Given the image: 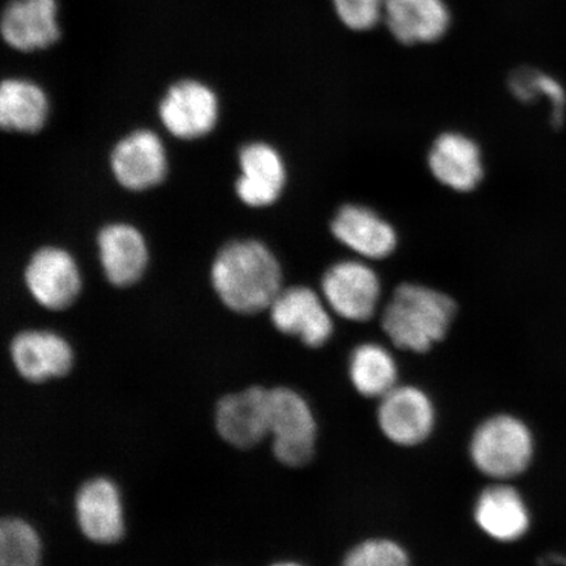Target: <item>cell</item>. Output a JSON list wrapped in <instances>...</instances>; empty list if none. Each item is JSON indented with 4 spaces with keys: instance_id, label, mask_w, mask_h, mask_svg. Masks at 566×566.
<instances>
[{
    "instance_id": "603a6c76",
    "label": "cell",
    "mask_w": 566,
    "mask_h": 566,
    "mask_svg": "<svg viewBox=\"0 0 566 566\" xmlns=\"http://www.w3.org/2000/svg\"><path fill=\"white\" fill-rule=\"evenodd\" d=\"M509 88L522 103H534L541 97H547L552 106V125L560 127L565 119L566 92L562 83L554 76L541 73L535 69L522 67L515 70L509 77Z\"/></svg>"
},
{
    "instance_id": "484cf974",
    "label": "cell",
    "mask_w": 566,
    "mask_h": 566,
    "mask_svg": "<svg viewBox=\"0 0 566 566\" xmlns=\"http://www.w3.org/2000/svg\"><path fill=\"white\" fill-rule=\"evenodd\" d=\"M332 3L346 28L366 32L384 21L387 0H332Z\"/></svg>"
},
{
    "instance_id": "ba28073f",
    "label": "cell",
    "mask_w": 566,
    "mask_h": 566,
    "mask_svg": "<svg viewBox=\"0 0 566 566\" xmlns=\"http://www.w3.org/2000/svg\"><path fill=\"white\" fill-rule=\"evenodd\" d=\"M271 318L281 334L300 338L310 348H321L334 335L327 302L310 287L282 289L272 303Z\"/></svg>"
},
{
    "instance_id": "7402d4cb",
    "label": "cell",
    "mask_w": 566,
    "mask_h": 566,
    "mask_svg": "<svg viewBox=\"0 0 566 566\" xmlns=\"http://www.w3.org/2000/svg\"><path fill=\"white\" fill-rule=\"evenodd\" d=\"M48 117V98L31 82L10 80L0 88V124L4 130L38 133Z\"/></svg>"
},
{
    "instance_id": "6da1fadb",
    "label": "cell",
    "mask_w": 566,
    "mask_h": 566,
    "mask_svg": "<svg viewBox=\"0 0 566 566\" xmlns=\"http://www.w3.org/2000/svg\"><path fill=\"white\" fill-rule=\"evenodd\" d=\"M211 281L226 306L243 315L271 308L282 292L279 260L256 240L226 245L212 264Z\"/></svg>"
},
{
    "instance_id": "4fadbf2b",
    "label": "cell",
    "mask_w": 566,
    "mask_h": 566,
    "mask_svg": "<svg viewBox=\"0 0 566 566\" xmlns=\"http://www.w3.org/2000/svg\"><path fill=\"white\" fill-rule=\"evenodd\" d=\"M11 357L18 373L31 384L65 377L74 364L66 339L48 331L21 332L12 339Z\"/></svg>"
},
{
    "instance_id": "cb8c5ba5",
    "label": "cell",
    "mask_w": 566,
    "mask_h": 566,
    "mask_svg": "<svg viewBox=\"0 0 566 566\" xmlns=\"http://www.w3.org/2000/svg\"><path fill=\"white\" fill-rule=\"evenodd\" d=\"M42 543L38 531L20 518L0 525V566H41Z\"/></svg>"
},
{
    "instance_id": "30bf717a",
    "label": "cell",
    "mask_w": 566,
    "mask_h": 566,
    "mask_svg": "<svg viewBox=\"0 0 566 566\" xmlns=\"http://www.w3.org/2000/svg\"><path fill=\"white\" fill-rule=\"evenodd\" d=\"M77 526L88 541L115 544L125 534V515L117 485L106 478L86 481L75 497Z\"/></svg>"
},
{
    "instance_id": "52a82bcc",
    "label": "cell",
    "mask_w": 566,
    "mask_h": 566,
    "mask_svg": "<svg viewBox=\"0 0 566 566\" xmlns=\"http://www.w3.org/2000/svg\"><path fill=\"white\" fill-rule=\"evenodd\" d=\"M216 428L233 448L248 450L271 436V389L250 387L219 400Z\"/></svg>"
},
{
    "instance_id": "7c38bea8",
    "label": "cell",
    "mask_w": 566,
    "mask_h": 566,
    "mask_svg": "<svg viewBox=\"0 0 566 566\" xmlns=\"http://www.w3.org/2000/svg\"><path fill=\"white\" fill-rule=\"evenodd\" d=\"M112 171L129 190L159 186L167 176V155L161 140L150 130H138L119 140L111 157Z\"/></svg>"
},
{
    "instance_id": "9a60e30c",
    "label": "cell",
    "mask_w": 566,
    "mask_h": 566,
    "mask_svg": "<svg viewBox=\"0 0 566 566\" xmlns=\"http://www.w3.org/2000/svg\"><path fill=\"white\" fill-rule=\"evenodd\" d=\"M331 231L339 243L364 259H386L398 245L392 226L363 205L349 203L339 209Z\"/></svg>"
},
{
    "instance_id": "ac0fdd59",
    "label": "cell",
    "mask_w": 566,
    "mask_h": 566,
    "mask_svg": "<svg viewBox=\"0 0 566 566\" xmlns=\"http://www.w3.org/2000/svg\"><path fill=\"white\" fill-rule=\"evenodd\" d=\"M242 176L237 193L248 207L264 208L279 200L286 182V168L281 155L266 144L247 145L240 151Z\"/></svg>"
},
{
    "instance_id": "44dd1931",
    "label": "cell",
    "mask_w": 566,
    "mask_h": 566,
    "mask_svg": "<svg viewBox=\"0 0 566 566\" xmlns=\"http://www.w3.org/2000/svg\"><path fill=\"white\" fill-rule=\"evenodd\" d=\"M349 379L360 396L379 400L399 385L398 364L384 345H358L350 354Z\"/></svg>"
},
{
    "instance_id": "ffe728a7",
    "label": "cell",
    "mask_w": 566,
    "mask_h": 566,
    "mask_svg": "<svg viewBox=\"0 0 566 566\" xmlns=\"http://www.w3.org/2000/svg\"><path fill=\"white\" fill-rule=\"evenodd\" d=\"M98 253L106 279L117 287H127L145 273L148 252L144 237L129 224L106 226L98 233Z\"/></svg>"
},
{
    "instance_id": "3957f363",
    "label": "cell",
    "mask_w": 566,
    "mask_h": 566,
    "mask_svg": "<svg viewBox=\"0 0 566 566\" xmlns=\"http://www.w3.org/2000/svg\"><path fill=\"white\" fill-rule=\"evenodd\" d=\"M469 451L481 475L507 483L522 475L533 462L534 437L518 417L495 415L473 431Z\"/></svg>"
},
{
    "instance_id": "d4e9b609",
    "label": "cell",
    "mask_w": 566,
    "mask_h": 566,
    "mask_svg": "<svg viewBox=\"0 0 566 566\" xmlns=\"http://www.w3.org/2000/svg\"><path fill=\"white\" fill-rule=\"evenodd\" d=\"M342 566H412L408 552L398 542L374 537L354 546Z\"/></svg>"
},
{
    "instance_id": "4316f807",
    "label": "cell",
    "mask_w": 566,
    "mask_h": 566,
    "mask_svg": "<svg viewBox=\"0 0 566 566\" xmlns=\"http://www.w3.org/2000/svg\"><path fill=\"white\" fill-rule=\"evenodd\" d=\"M551 562H552V564H558V565L566 566V557L552 556Z\"/></svg>"
},
{
    "instance_id": "5b68a950",
    "label": "cell",
    "mask_w": 566,
    "mask_h": 566,
    "mask_svg": "<svg viewBox=\"0 0 566 566\" xmlns=\"http://www.w3.org/2000/svg\"><path fill=\"white\" fill-rule=\"evenodd\" d=\"M377 421L389 442L416 448L434 431L436 407L422 388L398 385L379 399Z\"/></svg>"
},
{
    "instance_id": "2e32d148",
    "label": "cell",
    "mask_w": 566,
    "mask_h": 566,
    "mask_svg": "<svg viewBox=\"0 0 566 566\" xmlns=\"http://www.w3.org/2000/svg\"><path fill=\"white\" fill-rule=\"evenodd\" d=\"M401 44H433L448 33L451 15L444 0H387L385 19Z\"/></svg>"
},
{
    "instance_id": "e0dca14e",
    "label": "cell",
    "mask_w": 566,
    "mask_h": 566,
    "mask_svg": "<svg viewBox=\"0 0 566 566\" xmlns=\"http://www.w3.org/2000/svg\"><path fill=\"white\" fill-rule=\"evenodd\" d=\"M428 161L436 179L457 192H471L484 177L479 146L460 133H444L438 137Z\"/></svg>"
},
{
    "instance_id": "7a4b0ae2",
    "label": "cell",
    "mask_w": 566,
    "mask_h": 566,
    "mask_svg": "<svg viewBox=\"0 0 566 566\" xmlns=\"http://www.w3.org/2000/svg\"><path fill=\"white\" fill-rule=\"evenodd\" d=\"M457 303L438 290L405 283L381 314V328L401 350L427 353L448 336Z\"/></svg>"
},
{
    "instance_id": "277c9868",
    "label": "cell",
    "mask_w": 566,
    "mask_h": 566,
    "mask_svg": "<svg viewBox=\"0 0 566 566\" xmlns=\"http://www.w3.org/2000/svg\"><path fill=\"white\" fill-rule=\"evenodd\" d=\"M271 437L275 459L290 469H301L315 455L317 422L314 410L293 388L271 389Z\"/></svg>"
},
{
    "instance_id": "8992f818",
    "label": "cell",
    "mask_w": 566,
    "mask_h": 566,
    "mask_svg": "<svg viewBox=\"0 0 566 566\" xmlns=\"http://www.w3.org/2000/svg\"><path fill=\"white\" fill-rule=\"evenodd\" d=\"M323 298L332 313L350 322H367L380 300V281L369 265L360 261H339L325 272Z\"/></svg>"
},
{
    "instance_id": "8fae6325",
    "label": "cell",
    "mask_w": 566,
    "mask_h": 566,
    "mask_svg": "<svg viewBox=\"0 0 566 566\" xmlns=\"http://www.w3.org/2000/svg\"><path fill=\"white\" fill-rule=\"evenodd\" d=\"M161 123L175 137L197 139L214 129L218 101L214 92L202 83L186 81L169 88L160 103Z\"/></svg>"
},
{
    "instance_id": "9c48e42d",
    "label": "cell",
    "mask_w": 566,
    "mask_h": 566,
    "mask_svg": "<svg viewBox=\"0 0 566 566\" xmlns=\"http://www.w3.org/2000/svg\"><path fill=\"white\" fill-rule=\"evenodd\" d=\"M25 282L41 306L62 311L81 293L80 269L66 251L46 247L35 252L25 269Z\"/></svg>"
},
{
    "instance_id": "83f0119b",
    "label": "cell",
    "mask_w": 566,
    "mask_h": 566,
    "mask_svg": "<svg viewBox=\"0 0 566 566\" xmlns=\"http://www.w3.org/2000/svg\"><path fill=\"white\" fill-rule=\"evenodd\" d=\"M271 566H304V565L300 564V563H295V562H281V563H275Z\"/></svg>"
},
{
    "instance_id": "5bb4252c",
    "label": "cell",
    "mask_w": 566,
    "mask_h": 566,
    "mask_svg": "<svg viewBox=\"0 0 566 566\" xmlns=\"http://www.w3.org/2000/svg\"><path fill=\"white\" fill-rule=\"evenodd\" d=\"M473 518L486 536L499 543H513L527 534L530 512L522 494L507 483L494 481L479 494Z\"/></svg>"
},
{
    "instance_id": "d6986e66",
    "label": "cell",
    "mask_w": 566,
    "mask_h": 566,
    "mask_svg": "<svg viewBox=\"0 0 566 566\" xmlns=\"http://www.w3.org/2000/svg\"><path fill=\"white\" fill-rule=\"evenodd\" d=\"M55 15V0H13L3 12V39L21 52L51 46L60 39Z\"/></svg>"
}]
</instances>
